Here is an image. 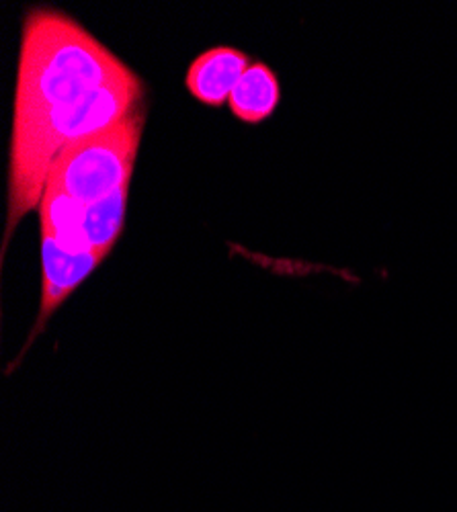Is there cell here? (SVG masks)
<instances>
[{"label":"cell","instance_id":"6da1fadb","mask_svg":"<svg viewBox=\"0 0 457 512\" xmlns=\"http://www.w3.org/2000/svg\"><path fill=\"white\" fill-rule=\"evenodd\" d=\"M130 70L66 13L35 7L21 33L9 162L5 244L44 197L78 101Z\"/></svg>","mask_w":457,"mask_h":512},{"label":"cell","instance_id":"7a4b0ae2","mask_svg":"<svg viewBox=\"0 0 457 512\" xmlns=\"http://www.w3.org/2000/svg\"><path fill=\"white\" fill-rule=\"evenodd\" d=\"M146 123L144 103L109 132L66 146L52 164L48 185L91 205L130 185Z\"/></svg>","mask_w":457,"mask_h":512},{"label":"cell","instance_id":"3957f363","mask_svg":"<svg viewBox=\"0 0 457 512\" xmlns=\"http://www.w3.org/2000/svg\"><path fill=\"white\" fill-rule=\"evenodd\" d=\"M101 263L103 259L97 252L89 250L82 254H70L50 234L41 232V271H44V281H41L39 312L19 357L9 365L7 373H13L21 365L29 347L46 330L52 316Z\"/></svg>","mask_w":457,"mask_h":512},{"label":"cell","instance_id":"277c9868","mask_svg":"<svg viewBox=\"0 0 457 512\" xmlns=\"http://www.w3.org/2000/svg\"><path fill=\"white\" fill-rule=\"evenodd\" d=\"M251 66V58L228 46H218L197 56L185 76L189 93L210 107L228 103L242 74Z\"/></svg>","mask_w":457,"mask_h":512},{"label":"cell","instance_id":"5b68a950","mask_svg":"<svg viewBox=\"0 0 457 512\" xmlns=\"http://www.w3.org/2000/svg\"><path fill=\"white\" fill-rule=\"evenodd\" d=\"M39 213L41 232L50 234L66 252L82 254L91 250L85 234L87 205H82L54 185H46L44 197L39 203Z\"/></svg>","mask_w":457,"mask_h":512},{"label":"cell","instance_id":"8992f818","mask_svg":"<svg viewBox=\"0 0 457 512\" xmlns=\"http://www.w3.org/2000/svg\"><path fill=\"white\" fill-rule=\"evenodd\" d=\"M281 89L277 74L263 62L248 66L228 99L230 111L244 123H261L279 105Z\"/></svg>","mask_w":457,"mask_h":512},{"label":"cell","instance_id":"52a82bcc","mask_svg":"<svg viewBox=\"0 0 457 512\" xmlns=\"http://www.w3.org/2000/svg\"><path fill=\"white\" fill-rule=\"evenodd\" d=\"M130 185L113 191L111 195L87 205L85 216V234L91 244V250L97 252L101 259L111 252L113 244L121 236L123 224H126V207H128Z\"/></svg>","mask_w":457,"mask_h":512}]
</instances>
